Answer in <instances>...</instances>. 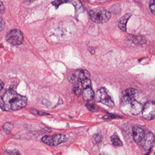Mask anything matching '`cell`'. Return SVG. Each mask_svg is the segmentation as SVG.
I'll use <instances>...</instances> for the list:
<instances>
[{
  "instance_id": "obj_1",
  "label": "cell",
  "mask_w": 155,
  "mask_h": 155,
  "mask_svg": "<svg viewBox=\"0 0 155 155\" xmlns=\"http://www.w3.org/2000/svg\"><path fill=\"white\" fill-rule=\"evenodd\" d=\"M27 103L25 96L20 95L12 89L5 92L0 98V106L4 111H17L24 108Z\"/></svg>"
},
{
  "instance_id": "obj_2",
  "label": "cell",
  "mask_w": 155,
  "mask_h": 155,
  "mask_svg": "<svg viewBox=\"0 0 155 155\" xmlns=\"http://www.w3.org/2000/svg\"><path fill=\"white\" fill-rule=\"evenodd\" d=\"M89 15L93 22L98 24L106 22L111 17L110 12L102 7H97L91 10Z\"/></svg>"
},
{
  "instance_id": "obj_3",
  "label": "cell",
  "mask_w": 155,
  "mask_h": 155,
  "mask_svg": "<svg viewBox=\"0 0 155 155\" xmlns=\"http://www.w3.org/2000/svg\"><path fill=\"white\" fill-rule=\"evenodd\" d=\"M139 96L138 91L134 88H128L124 91L121 97V107L125 109L126 107H129L132 104L137 101Z\"/></svg>"
},
{
  "instance_id": "obj_4",
  "label": "cell",
  "mask_w": 155,
  "mask_h": 155,
  "mask_svg": "<svg viewBox=\"0 0 155 155\" xmlns=\"http://www.w3.org/2000/svg\"><path fill=\"white\" fill-rule=\"evenodd\" d=\"M6 41L12 45H21L24 42L22 33L17 29H13L9 31L5 36Z\"/></svg>"
},
{
  "instance_id": "obj_5",
  "label": "cell",
  "mask_w": 155,
  "mask_h": 155,
  "mask_svg": "<svg viewBox=\"0 0 155 155\" xmlns=\"http://www.w3.org/2000/svg\"><path fill=\"white\" fill-rule=\"evenodd\" d=\"M67 141L66 136L63 134L53 136H45L42 138V141L50 146H56Z\"/></svg>"
},
{
  "instance_id": "obj_6",
  "label": "cell",
  "mask_w": 155,
  "mask_h": 155,
  "mask_svg": "<svg viewBox=\"0 0 155 155\" xmlns=\"http://www.w3.org/2000/svg\"><path fill=\"white\" fill-rule=\"evenodd\" d=\"M143 117L147 120H153L155 118V103L149 102L143 107L142 111Z\"/></svg>"
},
{
  "instance_id": "obj_7",
  "label": "cell",
  "mask_w": 155,
  "mask_h": 155,
  "mask_svg": "<svg viewBox=\"0 0 155 155\" xmlns=\"http://www.w3.org/2000/svg\"><path fill=\"white\" fill-rule=\"evenodd\" d=\"M98 102L109 106L113 107L114 106V103L112 100L110 96L108 94L107 91L105 88H101L97 93Z\"/></svg>"
},
{
  "instance_id": "obj_8",
  "label": "cell",
  "mask_w": 155,
  "mask_h": 155,
  "mask_svg": "<svg viewBox=\"0 0 155 155\" xmlns=\"http://www.w3.org/2000/svg\"><path fill=\"white\" fill-rule=\"evenodd\" d=\"M134 140L137 143H142L145 138V133L143 129L138 126H135L133 130Z\"/></svg>"
},
{
  "instance_id": "obj_9",
  "label": "cell",
  "mask_w": 155,
  "mask_h": 155,
  "mask_svg": "<svg viewBox=\"0 0 155 155\" xmlns=\"http://www.w3.org/2000/svg\"><path fill=\"white\" fill-rule=\"evenodd\" d=\"M155 137L152 133H149L147 135L145 138L144 145V147L146 150H150L153 145Z\"/></svg>"
},
{
  "instance_id": "obj_10",
  "label": "cell",
  "mask_w": 155,
  "mask_h": 155,
  "mask_svg": "<svg viewBox=\"0 0 155 155\" xmlns=\"http://www.w3.org/2000/svg\"><path fill=\"white\" fill-rule=\"evenodd\" d=\"M132 16L130 13L126 14L123 15L118 21V26L123 32H126L127 31V24L129 18Z\"/></svg>"
},
{
  "instance_id": "obj_11",
  "label": "cell",
  "mask_w": 155,
  "mask_h": 155,
  "mask_svg": "<svg viewBox=\"0 0 155 155\" xmlns=\"http://www.w3.org/2000/svg\"><path fill=\"white\" fill-rule=\"evenodd\" d=\"M143 106L141 103L137 101L131 105L130 106V113L133 115H137L139 114L143 111Z\"/></svg>"
},
{
  "instance_id": "obj_12",
  "label": "cell",
  "mask_w": 155,
  "mask_h": 155,
  "mask_svg": "<svg viewBox=\"0 0 155 155\" xmlns=\"http://www.w3.org/2000/svg\"><path fill=\"white\" fill-rule=\"evenodd\" d=\"M67 78H68L69 82L72 84L77 86L80 83H81V81L79 79V76H78V70L70 72L68 75Z\"/></svg>"
},
{
  "instance_id": "obj_13",
  "label": "cell",
  "mask_w": 155,
  "mask_h": 155,
  "mask_svg": "<svg viewBox=\"0 0 155 155\" xmlns=\"http://www.w3.org/2000/svg\"><path fill=\"white\" fill-rule=\"evenodd\" d=\"M82 96H83V99L85 101H90L94 98V93L91 87L86 88V89H84V91L82 93Z\"/></svg>"
},
{
  "instance_id": "obj_14",
  "label": "cell",
  "mask_w": 155,
  "mask_h": 155,
  "mask_svg": "<svg viewBox=\"0 0 155 155\" xmlns=\"http://www.w3.org/2000/svg\"><path fill=\"white\" fill-rule=\"evenodd\" d=\"M78 72L79 79L81 82L85 79H89V77L90 76V73L87 70L85 69H80L78 70Z\"/></svg>"
},
{
  "instance_id": "obj_15",
  "label": "cell",
  "mask_w": 155,
  "mask_h": 155,
  "mask_svg": "<svg viewBox=\"0 0 155 155\" xmlns=\"http://www.w3.org/2000/svg\"><path fill=\"white\" fill-rule=\"evenodd\" d=\"M110 138L113 144L116 146L121 147L123 146V143L117 136L114 135Z\"/></svg>"
},
{
  "instance_id": "obj_16",
  "label": "cell",
  "mask_w": 155,
  "mask_h": 155,
  "mask_svg": "<svg viewBox=\"0 0 155 155\" xmlns=\"http://www.w3.org/2000/svg\"><path fill=\"white\" fill-rule=\"evenodd\" d=\"M13 126L12 124L10 122H8V123H5L4 124L3 128L4 131L6 133L9 134L12 131Z\"/></svg>"
},
{
  "instance_id": "obj_17",
  "label": "cell",
  "mask_w": 155,
  "mask_h": 155,
  "mask_svg": "<svg viewBox=\"0 0 155 155\" xmlns=\"http://www.w3.org/2000/svg\"><path fill=\"white\" fill-rule=\"evenodd\" d=\"M84 89L91 87V82L89 79H86L81 82Z\"/></svg>"
},
{
  "instance_id": "obj_18",
  "label": "cell",
  "mask_w": 155,
  "mask_h": 155,
  "mask_svg": "<svg viewBox=\"0 0 155 155\" xmlns=\"http://www.w3.org/2000/svg\"><path fill=\"white\" fill-rule=\"evenodd\" d=\"M3 155H21V153L17 149H12L5 151Z\"/></svg>"
},
{
  "instance_id": "obj_19",
  "label": "cell",
  "mask_w": 155,
  "mask_h": 155,
  "mask_svg": "<svg viewBox=\"0 0 155 155\" xmlns=\"http://www.w3.org/2000/svg\"><path fill=\"white\" fill-rule=\"evenodd\" d=\"M30 113L33 115H40V116H46L50 115V114L48 113H44V112H41V111H37V110H35V109H31L30 110Z\"/></svg>"
},
{
  "instance_id": "obj_20",
  "label": "cell",
  "mask_w": 155,
  "mask_h": 155,
  "mask_svg": "<svg viewBox=\"0 0 155 155\" xmlns=\"http://www.w3.org/2000/svg\"><path fill=\"white\" fill-rule=\"evenodd\" d=\"M102 137L101 135L99 134H96L93 136L92 141L94 143H98L102 141Z\"/></svg>"
},
{
  "instance_id": "obj_21",
  "label": "cell",
  "mask_w": 155,
  "mask_h": 155,
  "mask_svg": "<svg viewBox=\"0 0 155 155\" xmlns=\"http://www.w3.org/2000/svg\"><path fill=\"white\" fill-rule=\"evenodd\" d=\"M87 109L91 112H96L97 111L96 106L94 104L87 103L86 105Z\"/></svg>"
},
{
  "instance_id": "obj_22",
  "label": "cell",
  "mask_w": 155,
  "mask_h": 155,
  "mask_svg": "<svg viewBox=\"0 0 155 155\" xmlns=\"http://www.w3.org/2000/svg\"><path fill=\"white\" fill-rule=\"evenodd\" d=\"M133 42L134 43H144L145 40L144 39H143L142 37L140 36H136L135 38H134L133 39Z\"/></svg>"
},
{
  "instance_id": "obj_23",
  "label": "cell",
  "mask_w": 155,
  "mask_h": 155,
  "mask_svg": "<svg viewBox=\"0 0 155 155\" xmlns=\"http://www.w3.org/2000/svg\"><path fill=\"white\" fill-rule=\"evenodd\" d=\"M150 9L151 12L155 15V1H151L150 3Z\"/></svg>"
},
{
  "instance_id": "obj_24",
  "label": "cell",
  "mask_w": 155,
  "mask_h": 155,
  "mask_svg": "<svg viewBox=\"0 0 155 155\" xmlns=\"http://www.w3.org/2000/svg\"><path fill=\"white\" fill-rule=\"evenodd\" d=\"M5 24L4 21L0 17V32L3 31L5 27Z\"/></svg>"
},
{
  "instance_id": "obj_25",
  "label": "cell",
  "mask_w": 155,
  "mask_h": 155,
  "mask_svg": "<svg viewBox=\"0 0 155 155\" xmlns=\"http://www.w3.org/2000/svg\"><path fill=\"white\" fill-rule=\"evenodd\" d=\"M73 90L74 93H75L76 95L79 96H80V94H81V90H80V88H79L78 86H77L74 87V88Z\"/></svg>"
},
{
  "instance_id": "obj_26",
  "label": "cell",
  "mask_w": 155,
  "mask_h": 155,
  "mask_svg": "<svg viewBox=\"0 0 155 155\" xmlns=\"http://www.w3.org/2000/svg\"><path fill=\"white\" fill-rule=\"evenodd\" d=\"M5 8L3 3L0 1V13H2L5 12Z\"/></svg>"
},
{
  "instance_id": "obj_27",
  "label": "cell",
  "mask_w": 155,
  "mask_h": 155,
  "mask_svg": "<svg viewBox=\"0 0 155 155\" xmlns=\"http://www.w3.org/2000/svg\"><path fill=\"white\" fill-rule=\"evenodd\" d=\"M64 2H63V1H54V2H52V3L53 5H55V6H57V7H58L60 4H61V3Z\"/></svg>"
},
{
  "instance_id": "obj_28",
  "label": "cell",
  "mask_w": 155,
  "mask_h": 155,
  "mask_svg": "<svg viewBox=\"0 0 155 155\" xmlns=\"http://www.w3.org/2000/svg\"><path fill=\"white\" fill-rule=\"evenodd\" d=\"M4 86V85L2 81L0 80V92L3 89Z\"/></svg>"
},
{
  "instance_id": "obj_29",
  "label": "cell",
  "mask_w": 155,
  "mask_h": 155,
  "mask_svg": "<svg viewBox=\"0 0 155 155\" xmlns=\"http://www.w3.org/2000/svg\"><path fill=\"white\" fill-rule=\"evenodd\" d=\"M88 50H89V51H90V52L91 53V54H94L95 51L94 50V48H92V47H90V48H89Z\"/></svg>"
},
{
  "instance_id": "obj_30",
  "label": "cell",
  "mask_w": 155,
  "mask_h": 155,
  "mask_svg": "<svg viewBox=\"0 0 155 155\" xmlns=\"http://www.w3.org/2000/svg\"><path fill=\"white\" fill-rule=\"evenodd\" d=\"M99 155H105L104 154H101Z\"/></svg>"
}]
</instances>
